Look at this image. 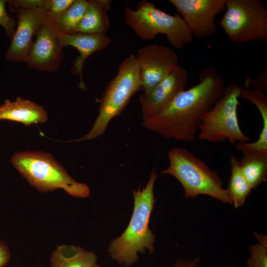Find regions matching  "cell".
<instances>
[{"instance_id":"cell-1","label":"cell","mask_w":267,"mask_h":267,"mask_svg":"<svg viewBox=\"0 0 267 267\" xmlns=\"http://www.w3.org/2000/svg\"><path fill=\"white\" fill-rule=\"evenodd\" d=\"M199 82L179 93L161 111L143 120L142 125L165 139L194 141L205 114L223 94L225 86L210 67L201 70Z\"/></svg>"},{"instance_id":"cell-2","label":"cell","mask_w":267,"mask_h":267,"mask_svg":"<svg viewBox=\"0 0 267 267\" xmlns=\"http://www.w3.org/2000/svg\"><path fill=\"white\" fill-rule=\"evenodd\" d=\"M157 176L153 169L142 190H133L134 208L129 223L119 237L112 240L108 253L112 260L125 267L134 265L139 259L138 253L148 250L155 252V235L149 228L151 213L156 201L154 186Z\"/></svg>"},{"instance_id":"cell-3","label":"cell","mask_w":267,"mask_h":267,"mask_svg":"<svg viewBox=\"0 0 267 267\" xmlns=\"http://www.w3.org/2000/svg\"><path fill=\"white\" fill-rule=\"evenodd\" d=\"M11 163L30 185L41 191L61 189L75 197L87 198L90 195L89 186L75 180L49 153L17 152L11 157Z\"/></svg>"},{"instance_id":"cell-4","label":"cell","mask_w":267,"mask_h":267,"mask_svg":"<svg viewBox=\"0 0 267 267\" xmlns=\"http://www.w3.org/2000/svg\"><path fill=\"white\" fill-rule=\"evenodd\" d=\"M168 159L169 166L161 173L172 175L179 181L186 198L205 195L223 203L231 204L219 175L187 149H171Z\"/></svg>"},{"instance_id":"cell-5","label":"cell","mask_w":267,"mask_h":267,"mask_svg":"<svg viewBox=\"0 0 267 267\" xmlns=\"http://www.w3.org/2000/svg\"><path fill=\"white\" fill-rule=\"evenodd\" d=\"M142 84L135 56L122 61L116 76L110 81L99 100V113L85 135L74 141L90 140L103 134L111 120L121 114L132 96L141 90Z\"/></svg>"},{"instance_id":"cell-6","label":"cell","mask_w":267,"mask_h":267,"mask_svg":"<svg viewBox=\"0 0 267 267\" xmlns=\"http://www.w3.org/2000/svg\"><path fill=\"white\" fill-rule=\"evenodd\" d=\"M125 22L142 39L151 40L158 34H164L171 44L178 49L183 48L193 38L179 14L171 15L147 0L139 1L134 10L127 6L125 10Z\"/></svg>"},{"instance_id":"cell-7","label":"cell","mask_w":267,"mask_h":267,"mask_svg":"<svg viewBox=\"0 0 267 267\" xmlns=\"http://www.w3.org/2000/svg\"><path fill=\"white\" fill-rule=\"evenodd\" d=\"M243 89L234 83L225 86L223 95L202 119L197 134L200 140L212 142L228 140L232 144L250 140L242 131L238 119V98Z\"/></svg>"},{"instance_id":"cell-8","label":"cell","mask_w":267,"mask_h":267,"mask_svg":"<svg viewBox=\"0 0 267 267\" xmlns=\"http://www.w3.org/2000/svg\"><path fill=\"white\" fill-rule=\"evenodd\" d=\"M226 11L220 24L236 43L267 40V10L261 0H225Z\"/></svg>"},{"instance_id":"cell-9","label":"cell","mask_w":267,"mask_h":267,"mask_svg":"<svg viewBox=\"0 0 267 267\" xmlns=\"http://www.w3.org/2000/svg\"><path fill=\"white\" fill-rule=\"evenodd\" d=\"M186 22L192 35L210 38L217 31L216 15L225 9V0H170Z\"/></svg>"},{"instance_id":"cell-10","label":"cell","mask_w":267,"mask_h":267,"mask_svg":"<svg viewBox=\"0 0 267 267\" xmlns=\"http://www.w3.org/2000/svg\"><path fill=\"white\" fill-rule=\"evenodd\" d=\"M36 36L25 62L30 68L38 70H58L63 58V47L58 39L57 28L47 14Z\"/></svg>"},{"instance_id":"cell-11","label":"cell","mask_w":267,"mask_h":267,"mask_svg":"<svg viewBox=\"0 0 267 267\" xmlns=\"http://www.w3.org/2000/svg\"><path fill=\"white\" fill-rule=\"evenodd\" d=\"M135 58L144 92L159 83L178 66V58L170 47L157 44L140 48Z\"/></svg>"},{"instance_id":"cell-12","label":"cell","mask_w":267,"mask_h":267,"mask_svg":"<svg viewBox=\"0 0 267 267\" xmlns=\"http://www.w3.org/2000/svg\"><path fill=\"white\" fill-rule=\"evenodd\" d=\"M188 80L187 70L178 65L150 89L144 92L139 98L143 120L159 113L184 90Z\"/></svg>"},{"instance_id":"cell-13","label":"cell","mask_w":267,"mask_h":267,"mask_svg":"<svg viewBox=\"0 0 267 267\" xmlns=\"http://www.w3.org/2000/svg\"><path fill=\"white\" fill-rule=\"evenodd\" d=\"M17 28L5 52V58L13 62L25 61L33 43V38L38 31L46 12L38 8H21L17 10Z\"/></svg>"},{"instance_id":"cell-14","label":"cell","mask_w":267,"mask_h":267,"mask_svg":"<svg viewBox=\"0 0 267 267\" xmlns=\"http://www.w3.org/2000/svg\"><path fill=\"white\" fill-rule=\"evenodd\" d=\"M58 30V29H57ZM59 40L63 46H72L79 52V56L73 62L71 73L78 75L80 87L85 89L82 76L84 64L92 53L107 47L111 42V38L105 34H89L80 33L66 34L58 30Z\"/></svg>"},{"instance_id":"cell-15","label":"cell","mask_w":267,"mask_h":267,"mask_svg":"<svg viewBox=\"0 0 267 267\" xmlns=\"http://www.w3.org/2000/svg\"><path fill=\"white\" fill-rule=\"evenodd\" d=\"M47 119V112L42 106L22 97H17L14 101L5 99L0 105V120H9L29 126L45 123Z\"/></svg>"},{"instance_id":"cell-16","label":"cell","mask_w":267,"mask_h":267,"mask_svg":"<svg viewBox=\"0 0 267 267\" xmlns=\"http://www.w3.org/2000/svg\"><path fill=\"white\" fill-rule=\"evenodd\" d=\"M111 6L110 0H89L75 33L106 35L110 26L107 12Z\"/></svg>"},{"instance_id":"cell-17","label":"cell","mask_w":267,"mask_h":267,"mask_svg":"<svg viewBox=\"0 0 267 267\" xmlns=\"http://www.w3.org/2000/svg\"><path fill=\"white\" fill-rule=\"evenodd\" d=\"M97 256L76 245L62 244L57 246L51 254L50 267H94Z\"/></svg>"},{"instance_id":"cell-18","label":"cell","mask_w":267,"mask_h":267,"mask_svg":"<svg viewBox=\"0 0 267 267\" xmlns=\"http://www.w3.org/2000/svg\"><path fill=\"white\" fill-rule=\"evenodd\" d=\"M230 163L231 175L226 191L231 204L238 208L244 204L252 189L244 178L235 156H231Z\"/></svg>"},{"instance_id":"cell-19","label":"cell","mask_w":267,"mask_h":267,"mask_svg":"<svg viewBox=\"0 0 267 267\" xmlns=\"http://www.w3.org/2000/svg\"><path fill=\"white\" fill-rule=\"evenodd\" d=\"M238 163L244 178L252 189L257 188L267 180V157L244 154Z\"/></svg>"},{"instance_id":"cell-20","label":"cell","mask_w":267,"mask_h":267,"mask_svg":"<svg viewBox=\"0 0 267 267\" xmlns=\"http://www.w3.org/2000/svg\"><path fill=\"white\" fill-rule=\"evenodd\" d=\"M89 0H75L64 12L52 19L58 30L66 34L75 33L76 28L81 20Z\"/></svg>"},{"instance_id":"cell-21","label":"cell","mask_w":267,"mask_h":267,"mask_svg":"<svg viewBox=\"0 0 267 267\" xmlns=\"http://www.w3.org/2000/svg\"><path fill=\"white\" fill-rule=\"evenodd\" d=\"M258 243L249 247L250 257L246 261L248 267H267V236L254 232Z\"/></svg>"},{"instance_id":"cell-22","label":"cell","mask_w":267,"mask_h":267,"mask_svg":"<svg viewBox=\"0 0 267 267\" xmlns=\"http://www.w3.org/2000/svg\"><path fill=\"white\" fill-rule=\"evenodd\" d=\"M75 0H45L44 10L52 19L66 10Z\"/></svg>"},{"instance_id":"cell-23","label":"cell","mask_w":267,"mask_h":267,"mask_svg":"<svg viewBox=\"0 0 267 267\" xmlns=\"http://www.w3.org/2000/svg\"><path fill=\"white\" fill-rule=\"evenodd\" d=\"M7 0H0V25L3 27L7 36L10 39L15 31L16 20L9 16L6 12L5 4Z\"/></svg>"},{"instance_id":"cell-24","label":"cell","mask_w":267,"mask_h":267,"mask_svg":"<svg viewBox=\"0 0 267 267\" xmlns=\"http://www.w3.org/2000/svg\"><path fill=\"white\" fill-rule=\"evenodd\" d=\"M267 68H264L260 75L254 80L250 81L254 89L263 91L267 89Z\"/></svg>"},{"instance_id":"cell-25","label":"cell","mask_w":267,"mask_h":267,"mask_svg":"<svg viewBox=\"0 0 267 267\" xmlns=\"http://www.w3.org/2000/svg\"><path fill=\"white\" fill-rule=\"evenodd\" d=\"M11 258V252L7 245L0 240V267H4Z\"/></svg>"},{"instance_id":"cell-26","label":"cell","mask_w":267,"mask_h":267,"mask_svg":"<svg viewBox=\"0 0 267 267\" xmlns=\"http://www.w3.org/2000/svg\"><path fill=\"white\" fill-rule=\"evenodd\" d=\"M200 258L197 257L193 259L180 258L178 259L172 267H198Z\"/></svg>"},{"instance_id":"cell-27","label":"cell","mask_w":267,"mask_h":267,"mask_svg":"<svg viewBox=\"0 0 267 267\" xmlns=\"http://www.w3.org/2000/svg\"><path fill=\"white\" fill-rule=\"evenodd\" d=\"M94 267H101L99 266V265L97 264Z\"/></svg>"},{"instance_id":"cell-28","label":"cell","mask_w":267,"mask_h":267,"mask_svg":"<svg viewBox=\"0 0 267 267\" xmlns=\"http://www.w3.org/2000/svg\"></svg>"}]
</instances>
